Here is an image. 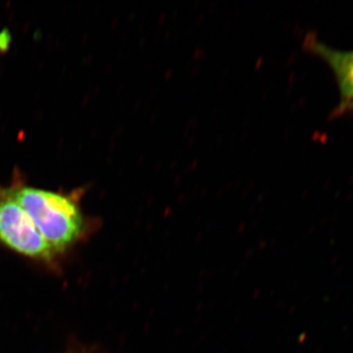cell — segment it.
<instances>
[{
    "label": "cell",
    "mask_w": 353,
    "mask_h": 353,
    "mask_svg": "<svg viewBox=\"0 0 353 353\" xmlns=\"http://www.w3.org/2000/svg\"><path fill=\"white\" fill-rule=\"evenodd\" d=\"M0 241L14 252L32 259H52L54 250L44 240L30 216L13 199L9 188L0 185Z\"/></svg>",
    "instance_id": "2"
},
{
    "label": "cell",
    "mask_w": 353,
    "mask_h": 353,
    "mask_svg": "<svg viewBox=\"0 0 353 353\" xmlns=\"http://www.w3.org/2000/svg\"><path fill=\"white\" fill-rule=\"evenodd\" d=\"M9 190L54 252L80 238L85 219L76 196L16 183Z\"/></svg>",
    "instance_id": "1"
},
{
    "label": "cell",
    "mask_w": 353,
    "mask_h": 353,
    "mask_svg": "<svg viewBox=\"0 0 353 353\" xmlns=\"http://www.w3.org/2000/svg\"><path fill=\"white\" fill-rule=\"evenodd\" d=\"M304 46L322 58L332 69L341 94L340 111L353 109V50H339L322 43L314 36L306 37Z\"/></svg>",
    "instance_id": "3"
}]
</instances>
